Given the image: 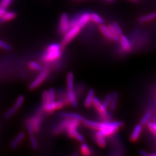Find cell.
I'll return each mask as SVG.
<instances>
[{
	"mask_svg": "<svg viewBox=\"0 0 156 156\" xmlns=\"http://www.w3.org/2000/svg\"><path fill=\"white\" fill-rule=\"evenodd\" d=\"M123 126L124 123L121 121L100 122L99 128L95 134L104 137L108 136L115 134Z\"/></svg>",
	"mask_w": 156,
	"mask_h": 156,
	"instance_id": "1",
	"label": "cell"
},
{
	"mask_svg": "<svg viewBox=\"0 0 156 156\" xmlns=\"http://www.w3.org/2000/svg\"><path fill=\"white\" fill-rule=\"evenodd\" d=\"M62 46L57 44H53L49 46L46 52L43 56V60L45 62H54L62 56Z\"/></svg>",
	"mask_w": 156,
	"mask_h": 156,
	"instance_id": "2",
	"label": "cell"
},
{
	"mask_svg": "<svg viewBox=\"0 0 156 156\" xmlns=\"http://www.w3.org/2000/svg\"><path fill=\"white\" fill-rule=\"evenodd\" d=\"M80 120L77 119H66L63 120L61 123L56 126L55 129L54 133L55 134H60L62 133L64 131H66L67 129L69 127H77L79 126Z\"/></svg>",
	"mask_w": 156,
	"mask_h": 156,
	"instance_id": "3",
	"label": "cell"
},
{
	"mask_svg": "<svg viewBox=\"0 0 156 156\" xmlns=\"http://www.w3.org/2000/svg\"><path fill=\"white\" fill-rule=\"evenodd\" d=\"M49 74V70L48 68H45L42 71H41V73L37 76V77L35 78L31 82V83L30 84L29 86L30 90H33L38 88L41 84L43 83V82L45 81L46 79L48 78Z\"/></svg>",
	"mask_w": 156,
	"mask_h": 156,
	"instance_id": "4",
	"label": "cell"
},
{
	"mask_svg": "<svg viewBox=\"0 0 156 156\" xmlns=\"http://www.w3.org/2000/svg\"><path fill=\"white\" fill-rule=\"evenodd\" d=\"M81 28L77 26H75L70 29L65 34V36L62 41L61 46L62 48L66 46L72 40H73L78 34L80 33Z\"/></svg>",
	"mask_w": 156,
	"mask_h": 156,
	"instance_id": "5",
	"label": "cell"
},
{
	"mask_svg": "<svg viewBox=\"0 0 156 156\" xmlns=\"http://www.w3.org/2000/svg\"><path fill=\"white\" fill-rule=\"evenodd\" d=\"M64 106V102L62 101H53L50 102L49 103L42 105V109L44 111L47 112H52L56 110H58L62 109Z\"/></svg>",
	"mask_w": 156,
	"mask_h": 156,
	"instance_id": "6",
	"label": "cell"
},
{
	"mask_svg": "<svg viewBox=\"0 0 156 156\" xmlns=\"http://www.w3.org/2000/svg\"><path fill=\"white\" fill-rule=\"evenodd\" d=\"M70 29V23L68 16L66 13H63L60 17L59 31L62 34H65Z\"/></svg>",
	"mask_w": 156,
	"mask_h": 156,
	"instance_id": "7",
	"label": "cell"
},
{
	"mask_svg": "<svg viewBox=\"0 0 156 156\" xmlns=\"http://www.w3.org/2000/svg\"><path fill=\"white\" fill-rule=\"evenodd\" d=\"M66 131L69 137L73 138L80 142H83L84 141V138L83 136L78 132V128L69 127L67 128Z\"/></svg>",
	"mask_w": 156,
	"mask_h": 156,
	"instance_id": "8",
	"label": "cell"
},
{
	"mask_svg": "<svg viewBox=\"0 0 156 156\" xmlns=\"http://www.w3.org/2000/svg\"><path fill=\"white\" fill-rule=\"evenodd\" d=\"M142 130V125L140 124V123L136 124L130 135V137H129L130 140L133 142L137 141L140 138Z\"/></svg>",
	"mask_w": 156,
	"mask_h": 156,
	"instance_id": "9",
	"label": "cell"
},
{
	"mask_svg": "<svg viewBox=\"0 0 156 156\" xmlns=\"http://www.w3.org/2000/svg\"><path fill=\"white\" fill-rule=\"evenodd\" d=\"M90 20V13L86 12L82 14L79 17L77 20L76 26L82 28L84 27L86 24Z\"/></svg>",
	"mask_w": 156,
	"mask_h": 156,
	"instance_id": "10",
	"label": "cell"
},
{
	"mask_svg": "<svg viewBox=\"0 0 156 156\" xmlns=\"http://www.w3.org/2000/svg\"><path fill=\"white\" fill-rule=\"evenodd\" d=\"M95 91L93 89H90L87 93V96L84 101V105L87 108H89L93 105V102L95 97Z\"/></svg>",
	"mask_w": 156,
	"mask_h": 156,
	"instance_id": "11",
	"label": "cell"
},
{
	"mask_svg": "<svg viewBox=\"0 0 156 156\" xmlns=\"http://www.w3.org/2000/svg\"><path fill=\"white\" fill-rule=\"evenodd\" d=\"M59 116L62 118H65V119H77L81 122L84 119V117L76 113H72V112H61L59 113Z\"/></svg>",
	"mask_w": 156,
	"mask_h": 156,
	"instance_id": "12",
	"label": "cell"
},
{
	"mask_svg": "<svg viewBox=\"0 0 156 156\" xmlns=\"http://www.w3.org/2000/svg\"><path fill=\"white\" fill-rule=\"evenodd\" d=\"M120 41L123 50L126 51H128L131 50V44L128 38L124 35L122 34V35L120 36Z\"/></svg>",
	"mask_w": 156,
	"mask_h": 156,
	"instance_id": "13",
	"label": "cell"
},
{
	"mask_svg": "<svg viewBox=\"0 0 156 156\" xmlns=\"http://www.w3.org/2000/svg\"><path fill=\"white\" fill-rule=\"evenodd\" d=\"M68 102L71 105V106L76 108L78 106V100L75 93L73 90L68 91Z\"/></svg>",
	"mask_w": 156,
	"mask_h": 156,
	"instance_id": "14",
	"label": "cell"
},
{
	"mask_svg": "<svg viewBox=\"0 0 156 156\" xmlns=\"http://www.w3.org/2000/svg\"><path fill=\"white\" fill-rule=\"evenodd\" d=\"M25 133H20L19 134L17 135L16 136L15 138V139L13 140L11 144V147L12 149H16L17 146L20 144V142L22 141L25 138Z\"/></svg>",
	"mask_w": 156,
	"mask_h": 156,
	"instance_id": "15",
	"label": "cell"
},
{
	"mask_svg": "<svg viewBox=\"0 0 156 156\" xmlns=\"http://www.w3.org/2000/svg\"><path fill=\"white\" fill-rule=\"evenodd\" d=\"M67 87L68 91L74 89V75L72 72H69L67 74Z\"/></svg>",
	"mask_w": 156,
	"mask_h": 156,
	"instance_id": "16",
	"label": "cell"
},
{
	"mask_svg": "<svg viewBox=\"0 0 156 156\" xmlns=\"http://www.w3.org/2000/svg\"><path fill=\"white\" fill-rule=\"evenodd\" d=\"M82 122H83L84 125L85 126H86L89 128H92V129H96V130H98V128H99L100 122L90 120L88 119H86L84 118L83 119V120L82 121Z\"/></svg>",
	"mask_w": 156,
	"mask_h": 156,
	"instance_id": "17",
	"label": "cell"
},
{
	"mask_svg": "<svg viewBox=\"0 0 156 156\" xmlns=\"http://www.w3.org/2000/svg\"><path fill=\"white\" fill-rule=\"evenodd\" d=\"M16 17V13L14 12H6L5 13L0 17V23H4L14 19Z\"/></svg>",
	"mask_w": 156,
	"mask_h": 156,
	"instance_id": "18",
	"label": "cell"
},
{
	"mask_svg": "<svg viewBox=\"0 0 156 156\" xmlns=\"http://www.w3.org/2000/svg\"><path fill=\"white\" fill-rule=\"evenodd\" d=\"M32 120L33 126L34 129L35 133L38 132L41 127V117L39 116H36L35 117L31 119Z\"/></svg>",
	"mask_w": 156,
	"mask_h": 156,
	"instance_id": "19",
	"label": "cell"
},
{
	"mask_svg": "<svg viewBox=\"0 0 156 156\" xmlns=\"http://www.w3.org/2000/svg\"><path fill=\"white\" fill-rule=\"evenodd\" d=\"M156 18V12H153V13H151L148 15H146L144 16L140 17L138 19V21H139V22L142 23L147 22L149 21L153 20Z\"/></svg>",
	"mask_w": 156,
	"mask_h": 156,
	"instance_id": "20",
	"label": "cell"
},
{
	"mask_svg": "<svg viewBox=\"0 0 156 156\" xmlns=\"http://www.w3.org/2000/svg\"><path fill=\"white\" fill-rule=\"evenodd\" d=\"M99 28H100L101 32L106 37L107 39H109V40L112 39V35L110 30L108 26H106L102 24H100Z\"/></svg>",
	"mask_w": 156,
	"mask_h": 156,
	"instance_id": "21",
	"label": "cell"
},
{
	"mask_svg": "<svg viewBox=\"0 0 156 156\" xmlns=\"http://www.w3.org/2000/svg\"><path fill=\"white\" fill-rule=\"evenodd\" d=\"M119 99V94L117 92H115L112 94V98L111 102L109 104V109L111 111H114L116 109L117 105V101Z\"/></svg>",
	"mask_w": 156,
	"mask_h": 156,
	"instance_id": "22",
	"label": "cell"
},
{
	"mask_svg": "<svg viewBox=\"0 0 156 156\" xmlns=\"http://www.w3.org/2000/svg\"><path fill=\"white\" fill-rule=\"evenodd\" d=\"M95 141H96L97 145H98L100 147L104 148V147H106V140H105L104 136L95 134Z\"/></svg>",
	"mask_w": 156,
	"mask_h": 156,
	"instance_id": "23",
	"label": "cell"
},
{
	"mask_svg": "<svg viewBox=\"0 0 156 156\" xmlns=\"http://www.w3.org/2000/svg\"><path fill=\"white\" fill-rule=\"evenodd\" d=\"M152 116V112L151 110H148L145 112L144 115L143 116V117H142L140 121V124L143 125H145L146 123L149 122L151 117Z\"/></svg>",
	"mask_w": 156,
	"mask_h": 156,
	"instance_id": "24",
	"label": "cell"
},
{
	"mask_svg": "<svg viewBox=\"0 0 156 156\" xmlns=\"http://www.w3.org/2000/svg\"><path fill=\"white\" fill-rule=\"evenodd\" d=\"M81 153L84 156H90L91 154V150L87 144L82 143L80 146Z\"/></svg>",
	"mask_w": 156,
	"mask_h": 156,
	"instance_id": "25",
	"label": "cell"
},
{
	"mask_svg": "<svg viewBox=\"0 0 156 156\" xmlns=\"http://www.w3.org/2000/svg\"><path fill=\"white\" fill-rule=\"evenodd\" d=\"M90 20L98 24H102L104 23L103 19L95 13H90Z\"/></svg>",
	"mask_w": 156,
	"mask_h": 156,
	"instance_id": "26",
	"label": "cell"
},
{
	"mask_svg": "<svg viewBox=\"0 0 156 156\" xmlns=\"http://www.w3.org/2000/svg\"><path fill=\"white\" fill-rule=\"evenodd\" d=\"M29 67L35 71H41L42 70V67L39 64V63L35 62H31L28 64Z\"/></svg>",
	"mask_w": 156,
	"mask_h": 156,
	"instance_id": "27",
	"label": "cell"
},
{
	"mask_svg": "<svg viewBox=\"0 0 156 156\" xmlns=\"http://www.w3.org/2000/svg\"><path fill=\"white\" fill-rule=\"evenodd\" d=\"M30 140L31 145L32 146V147L35 151L37 150L38 149V143L36 138L35 137L34 135H30Z\"/></svg>",
	"mask_w": 156,
	"mask_h": 156,
	"instance_id": "28",
	"label": "cell"
},
{
	"mask_svg": "<svg viewBox=\"0 0 156 156\" xmlns=\"http://www.w3.org/2000/svg\"><path fill=\"white\" fill-rule=\"evenodd\" d=\"M24 101V97L23 95H20L16 101L14 105V107L16 108L17 109H18L20 106L22 105Z\"/></svg>",
	"mask_w": 156,
	"mask_h": 156,
	"instance_id": "29",
	"label": "cell"
},
{
	"mask_svg": "<svg viewBox=\"0 0 156 156\" xmlns=\"http://www.w3.org/2000/svg\"><path fill=\"white\" fill-rule=\"evenodd\" d=\"M42 105H44L50 102V100L48 94V91H44L42 93Z\"/></svg>",
	"mask_w": 156,
	"mask_h": 156,
	"instance_id": "30",
	"label": "cell"
},
{
	"mask_svg": "<svg viewBox=\"0 0 156 156\" xmlns=\"http://www.w3.org/2000/svg\"><path fill=\"white\" fill-rule=\"evenodd\" d=\"M112 98V94H108L106 96L105 98L104 101H103V102H102V105L104 107L108 109V108L109 106V104L111 102V101Z\"/></svg>",
	"mask_w": 156,
	"mask_h": 156,
	"instance_id": "31",
	"label": "cell"
},
{
	"mask_svg": "<svg viewBox=\"0 0 156 156\" xmlns=\"http://www.w3.org/2000/svg\"><path fill=\"white\" fill-rule=\"evenodd\" d=\"M27 131H28V134L30 135H34L35 131L34 129L33 126L31 119H30L27 123Z\"/></svg>",
	"mask_w": 156,
	"mask_h": 156,
	"instance_id": "32",
	"label": "cell"
},
{
	"mask_svg": "<svg viewBox=\"0 0 156 156\" xmlns=\"http://www.w3.org/2000/svg\"><path fill=\"white\" fill-rule=\"evenodd\" d=\"M16 108H15L14 106L12 107L11 108H10L8 111L6 112L5 114V117L6 119L10 118L17 111Z\"/></svg>",
	"mask_w": 156,
	"mask_h": 156,
	"instance_id": "33",
	"label": "cell"
},
{
	"mask_svg": "<svg viewBox=\"0 0 156 156\" xmlns=\"http://www.w3.org/2000/svg\"><path fill=\"white\" fill-rule=\"evenodd\" d=\"M0 48L6 50H11L12 46L5 42L0 40Z\"/></svg>",
	"mask_w": 156,
	"mask_h": 156,
	"instance_id": "34",
	"label": "cell"
},
{
	"mask_svg": "<svg viewBox=\"0 0 156 156\" xmlns=\"http://www.w3.org/2000/svg\"><path fill=\"white\" fill-rule=\"evenodd\" d=\"M12 0H1L0 1V7L4 9H5L11 4Z\"/></svg>",
	"mask_w": 156,
	"mask_h": 156,
	"instance_id": "35",
	"label": "cell"
},
{
	"mask_svg": "<svg viewBox=\"0 0 156 156\" xmlns=\"http://www.w3.org/2000/svg\"><path fill=\"white\" fill-rule=\"evenodd\" d=\"M112 25L113 26V28L115 30L116 33H117L119 36H120V35H122L123 34V31H122V29L119 27V24H117V23L113 22L112 24Z\"/></svg>",
	"mask_w": 156,
	"mask_h": 156,
	"instance_id": "36",
	"label": "cell"
},
{
	"mask_svg": "<svg viewBox=\"0 0 156 156\" xmlns=\"http://www.w3.org/2000/svg\"><path fill=\"white\" fill-rule=\"evenodd\" d=\"M48 94L50 102L55 101V90L51 88L48 90Z\"/></svg>",
	"mask_w": 156,
	"mask_h": 156,
	"instance_id": "37",
	"label": "cell"
},
{
	"mask_svg": "<svg viewBox=\"0 0 156 156\" xmlns=\"http://www.w3.org/2000/svg\"><path fill=\"white\" fill-rule=\"evenodd\" d=\"M147 126L151 132L156 135V123H151L149 122L147 123Z\"/></svg>",
	"mask_w": 156,
	"mask_h": 156,
	"instance_id": "38",
	"label": "cell"
},
{
	"mask_svg": "<svg viewBox=\"0 0 156 156\" xmlns=\"http://www.w3.org/2000/svg\"><path fill=\"white\" fill-rule=\"evenodd\" d=\"M140 155L144 156H149V154L146 151L142 150L140 151Z\"/></svg>",
	"mask_w": 156,
	"mask_h": 156,
	"instance_id": "39",
	"label": "cell"
},
{
	"mask_svg": "<svg viewBox=\"0 0 156 156\" xmlns=\"http://www.w3.org/2000/svg\"><path fill=\"white\" fill-rule=\"evenodd\" d=\"M6 13L5 9L0 7V17L2 16Z\"/></svg>",
	"mask_w": 156,
	"mask_h": 156,
	"instance_id": "40",
	"label": "cell"
},
{
	"mask_svg": "<svg viewBox=\"0 0 156 156\" xmlns=\"http://www.w3.org/2000/svg\"><path fill=\"white\" fill-rule=\"evenodd\" d=\"M149 156H156V152L149 154Z\"/></svg>",
	"mask_w": 156,
	"mask_h": 156,
	"instance_id": "41",
	"label": "cell"
},
{
	"mask_svg": "<svg viewBox=\"0 0 156 156\" xmlns=\"http://www.w3.org/2000/svg\"><path fill=\"white\" fill-rule=\"evenodd\" d=\"M108 1H111V0H108Z\"/></svg>",
	"mask_w": 156,
	"mask_h": 156,
	"instance_id": "42",
	"label": "cell"
}]
</instances>
